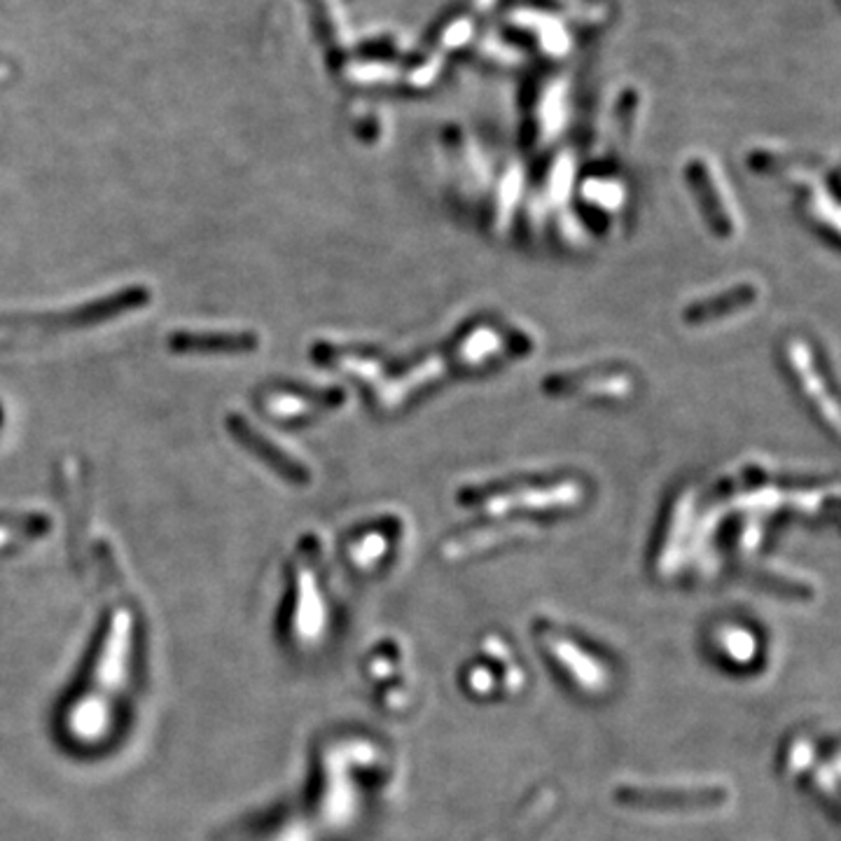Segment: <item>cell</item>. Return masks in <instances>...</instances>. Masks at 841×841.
I'll return each instance as SVG.
<instances>
[{
  "mask_svg": "<svg viewBox=\"0 0 841 841\" xmlns=\"http://www.w3.org/2000/svg\"><path fill=\"white\" fill-rule=\"evenodd\" d=\"M489 3L491 0H456L426 31L417 55L419 61L436 63L444 52L468 42L477 27V19L485 14Z\"/></svg>",
  "mask_w": 841,
  "mask_h": 841,
  "instance_id": "obj_1",
  "label": "cell"
},
{
  "mask_svg": "<svg viewBox=\"0 0 841 841\" xmlns=\"http://www.w3.org/2000/svg\"><path fill=\"white\" fill-rule=\"evenodd\" d=\"M615 800L624 806L634 809H651V811H692V809H708L727 800V790L720 788H617Z\"/></svg>",
  "mask_w": 841,
  "mask_h": 841,
  "instance_id": "obj_2",
  "label": "cell"
},
{
  "mask_svg": "<svg viewBox=\"0 0 841 841\" xmlns=\"http://www.w3.org/2000/svg\"><path fill=\"white\" fill-rule=\"evenodd\" d=\"M538 640H540V645H545V651L549 653V657L568 671L566 676H570L580 687L596 692V690L606 685L604 666L594 662L589 657V653H585L583 647H578V643H573L566 634L549 632L545 627V629L538 632Z\"/></svg>",
  "mask_w": 841,
  "mask_h": 841,
  "instance_id": "obj_3",
  "label": "cell"
},
{
  "mask_svg": "<svg viewBox=\"0 0 841 841\" xmlns=\"http://www.w3.org/2000/svg\"><path fill=\"white\" fill-rule=\"evenodd\" d=\"M505 33L524 40L526 47L549 57H559L566 47V38L559 29V23L555 19H549L547 14L521 12L515 19H510L508 27H505Z\"/></svg>",
  "mask_w": 841,
  "mask_h": 841,
  "instance_id": "obj_4",
  "label": "cell"
},
{
  "mask_svg": "<svg viewBox=\"0 0 841 841\" xmlns=\"http://www.w3.org/2000/svg\"><path fill=\"white\" fill-rule=\"evenodd\" d=\"M232 428H234V436L242 440L244 444L251 447V451H255L260 459L267 461L274 470H278L281 475H285L287 479H293V482H300V479H304V470L300 463H295L291 456H285L281 449H276L270 440L260 438L257 432L246 423V421H238V419H232Z\"/></svg>",
  "mask_w": 841,
  "mask_h": 841,
  "instance_id": "obj_5",
  "label": "cell"
},
{
  "mask_svg": "<svg viewBox=\"0 0 841 841\" xmlns=\"http://www.w3.org/2000/svg\"><path fill=\"white\" fill-rule=\"evenodd\" d=\"M255 346L251 334H180L174 349L180 351H244Z\"/></svg>",
  "mask_w": 841,
  "mask_h": 841,
  "instance_id": "obj_6",
  "label": "cell"
},
{
  "mask_svg": "<svg viewBox=\"0 0 841 841\" xmlns=\"http://www.w3.org/2000/svg\"><path fill=\"white\" fill-rule=\"evenodd\" d=\"M306 14L311 19V27H314L316 38L325 47V52L330 59H340L342 57V47H340V33L334 29V21L330 14V8L325 0H304Z\"/></svg>",
  "mask_w": 841,
  "mask_h": 841,
  "instance_id": "obj_7",
  "label": "cell"
}]
</instances>
